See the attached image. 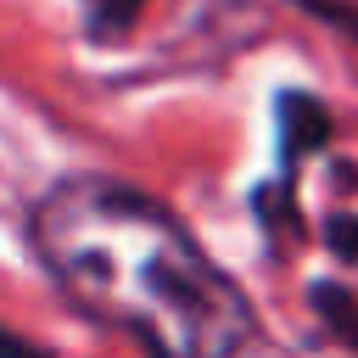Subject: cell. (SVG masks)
I'll use <instances>...</instances> for the list:
<instances>
[{
	"instance_id": "1",
	"label": "cell",
	"mask_w": 358,
	"mask_h": 358,
	"mask_svg": "<svg viewBox=\"0 0 358 358\" xmlns=\"http://www.w3.org/2000/svg\"><path fill=\"white\" fill-rule=\"evenodd\" d=\"M34 246L56 285L151 358H235L252 336L241 285L145 190L73 173L34 207Z\"/></svg>"
},
{
	"instance_id": "2",
	"label": "cell",
	"mask_w": 358,
	"mask_h": 358,
	"mask_svg": "<svg viewBox=\"0 0 358 358\" xmlns=\"http://www.w3.org/2000/svg\"><path fill=\"white\" fill-rule=\"evenodd\" d=\"M324 134H330V112L313 95H280V151H285V162L324 145Z\"/></svg>"
},
{
	"instance_id": "3",
	"label": "cell",
	"mask_w": 358,
	"mask_h": 358,
	"mask_svg": "<svg viewBox=\"0 0 358 358\" xmlns=\"http://www.w3.org/2000/svg\"><path fill=\"white\" fill-rule=\"evenodd\" d=\"M308 302H313V313L347 341V347H358V296L352 291H341V285H330V280H319L313 291H308Z\"/></svg>"
},
{
	"instance_id": "4",
	"label": "cell",
	"mask_w": 358,
	"mask_h": 358,
	"mask_svg": "<svg viewBox=\"0 0 358 358\" xmlns=\"http://www.w3.org/2000/svg\"><path fill=\"white\" fill-rule=\"evenodd\" d=\"M140 6H145V0H84V22H90L95 39H123V34L134 28Z\"/></svg>"
},
{
	"instance_id": "5",
	"label": "cell",
	"mask_w": 358,
	"mask_h": 358,
	"mask_svg": "<svg viewBox=\"0 0 358 358\" xmlns=\"http://www.w3.org/2000/svg\"><path fill=\"white\" fill-rule=\"evenodd\" d=\"M324 241H330V252H336V257L358 263V218H352V213H336V218L324 224Z\"/></svg>"
},
{
	"instance_id": "6",
	"label": "cell",
	"mask_w": 358,
	"mask_h": 358,
	"mask_svg": "<svg viewBox=\"0 0 358 358\" xmlns=\"http://www.w3.org/2000/svg\"><path fill=\"white\" fill-rule=\"evenodd\" d=\"M0 358H45V352H34V347H22L11 330H0Z\"/></svg>"
}]
</instances>
